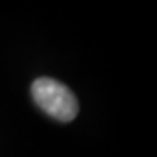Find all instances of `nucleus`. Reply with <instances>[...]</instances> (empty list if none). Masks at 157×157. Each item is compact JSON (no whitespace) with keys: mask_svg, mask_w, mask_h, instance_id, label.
<instances>
[{"mask_svg":"<svg viewBox=\"0 0 157 157\" xmlns=\"http://www.w3.org/2000/svg\"><path fill=\"white\" fill-rule=\"evenodd\" d=\"M32 98L45 114L59 122H71L78 114L75 95L66 85L48 77H40L32 83Z\"/></svg>","mask_w":157,"mask_h":157,"instance_id":"f257e3e1","label":"nucleus"}]
</instances>
